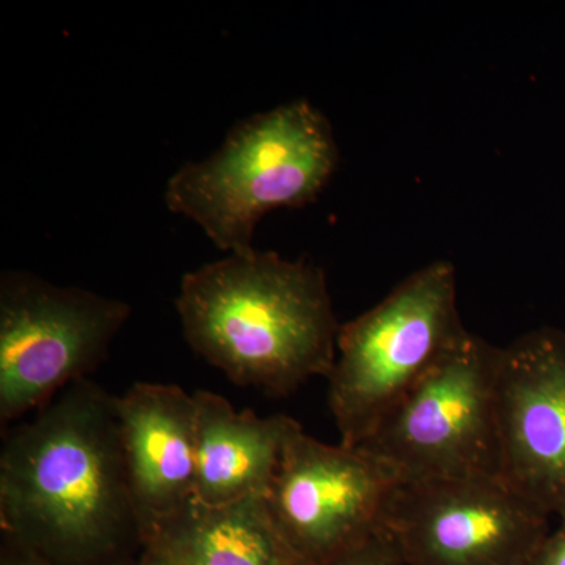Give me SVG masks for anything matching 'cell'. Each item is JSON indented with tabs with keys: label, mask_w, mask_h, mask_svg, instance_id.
I'll return each mask as SVG.
<instances>
[{
	"label": "cell",
	"mask_w": 565,
	"mask_h": 565,
	"mask_svg": "<svg viewBox=\"0 0 565 565\" xmlns=\"http://www.w3.org/2000/svg\"><path fill=\"white\" fill-rule=\"evenodd\" d=\"M2 541L52 565H126L143 550L117 396L90 379L2 433Z\"/></svg>",
	"instance_id": "1"
},
{
	"label": "cell",
	"mask_w": 565,
	"mask_h": 565,
	"mask_svg": "<svg viewBox=\"0 0 565 565\" xmlns=\"http://www.w3.org/2000/svg\"><path fill=\"white\" fill-rule=\"evenodd\" d=\"M177 311L196 355L267 396L329 379L337 362L341 323L326 274L307 259L230 253L182 277Z\"/></svg>",
	"instance_id": "2"
},
{
	"label": "cell",
	"mask_w": 565,
	"mask_h": 565,
	"mask_svg": "<svg viewBox=\"0 0 565 565\" xmlns=\"http://www.w3.org/2000/svg\"><path fill=\"white\" fill-rule=\"evenodd\" d=\"M340 161L332 125L307 99L237 122L210 158L182 166L166 203L221 252L252 250L267 212L313 203Z\"/></svg>",
	"instance_id": "3"
},
{
	"label": "cell",
	"mask_w": 565,
	"mask_h": 565,
	"mask_svg": "<svg viewBox=\"0 0 565 565\" xmlns=\"http://www.w3.org/2000/svg\"><path fill=\"white\" fill-rule=\"evenodd\" d=\"M451 262L427 264L366 313L341 326L329 375L340 444L360 446L467 333Z\"/></svg>",
	"instance_id": "4"
},
{
	"label": "cell",
	"mask_w": 565,
	"mask_h": 565,
	"mask_svg": "<svg viewBox=\"0 0 565 565\" xmlns=\"http://www.w3.org/2000/svg\"><path fill=\"white\" fill-rule=\"evenodd\" d=\"M500 349L465 333L355 448L401 482L501 478Z\"/></svg>",
	"instance_id": "5"
},
{
	"label": "cell",
	"mask_w": 565,
	"mask_h": 565,
	"mask_svg": "<svg viewBox=\"0 0 565 565\" xmlns=\"http://www.w3.org/2000/svg\"><path fill=\"white\" fill-rule=\"evenodd\" d=\"M132 313L120 299L24 270L0 275V427L28 418L107 359Z\"/></svg>",
	"instance_id": "6"
},
{
	"label": "cell",
	"mask_w": 565,
	"mask_h": 565,
	"mask_svg": "<svg viewBox=\"0 0 565 565\" xmlns=\"http://www.w3.org/2000/svg\"><path fill=\"white\" fill-rule=\"evenodd\" d=\"M399 478L363 448L316 440L292 419L266 508L302 565H322L379 530Z\"/></svg>",
	"instance_id": "7"
},
{
	"label": "cell",
	"mask_w": 565,
	"mask_h": 565,
	"mask_svg": "<svg viewBox=\"0 0 565 565\" xmlns=\"http://www.w3.org/2000/svg\"><path fill=\"white\" fill-rule=\"evenodd\" d=\"M501 478L399 482L382 527L407 565H526L552 527Z\"/></svg>",
	"instance_id": "8"
},
{
	"label": "cell",
	"mask_w": 565,
	"mask_h": 565,
	"mask_svg": "<svg viewBox=\"0 0 565 565\" xmlns=\"http://www.w3.org/2000/svg\"><path fill=\"white\" fill-rule=\"evenodd\" d=\"M500 476L546 515H565V332L541 327L500 349Z\"/></svg>",
	"instance_id": "9"
},
{
	"label": "cell",
	"mask_w": 565,
	"mask_h": 565,
	"mask_svg": "<svg viewBox=\"0 0 565 565\" xmlns=\"http://www.w3.org/2000/svg\"><path fill=\"white\" fill-rule=\"evenodd\" d=\"M117 408L145 546L195 500V399L178 385L137 382Z\"/></svg>",
	"instance_id": "10"
},
{
	"label": "cell",
	"mask_w": 565,
	"mask_h": 565,
	"mask_svg": "<svg viewBox=\"0 0 565 565\" xmlns=\"http://www.w3.org/2000/svg\"><path fill=\"white\" fill-rule=\"evenodd\" d=\"M195 399V503L218 508L266 498L292 418L237 411L221 394Z\"/></svg>",
	"instance_id": "11"
},
{
	"label": "cell",
	"mask_w": 565,
	"mask_h": 565,
	"mask_svg": "<svg viewBox=\"0 0 565 565\" xmlns=\"http://www.w3.org/2000/svg\"><path fill=\"white\" fill-rule=\"evenodd\" d=\"M150 544L182 565H302L275 530L264 498L218 508L193 501Z\"/></svg>",
	"instance_id": "12"
},
{
	"label": "cell",
	"mask_w": 565,
	"mask_h": 565,
	"mask_svg": "<svg viewBox=\"0 0 565 565\" xmlns=\"http://www.w3.org/2000/svg\"><path fill=\"white\" fill-rule=\"evenodd\" d=\"M322 565H407L384 527Z\"/></svg>",
	"instance_id": "13"
},
{
	"label": "cell",
	"mask_w": 565,
	"mask_h": 565,
	"mask_svg": "<svg viewBox=\"0 0 565 565\" xmlns=\"http://www.w3.org/2000/svg\"><path fill=\"white\" fill-rule=\"evenodd\" d=\"M557 520L555 530L550 531L526 565H565V515Z\"/></svg>",
	"instance_id": "14"
},
{
	"label": "cell",
	"mask_w": 565,
	"mask_h": 565,
	"mask_svg": "<svg viewBox=\"0 0 565 565\" xmlns=\"http://www.w3.org/2000/svg\"><path fill=\"white\" fill-rule=\"evenodd\" d=\"M0 565H52L46 563V561L40 559L32 553L25 552V550L20 548V546L10 544V542L3 541L2 544V559H0ZM126 565H136L126 564Z\"/></svg>",
	"instance_id": "15"
},
{
	"label": "cell",
	"mask_w": 565,
	"mask_h": 565,
	"mask_svg": "<svg viewBox=\"0 0 565 565\" xmlns=\"http://www.w3.org/2000/svg\"><path fill=\"white\" fill-rule=\"evenodd\" d=\"M136 565H182L169 552L159 544H148L141 550L140 556L137 557Z\"/></svg>",
	"instance_id": "16"
}]
</instances>
